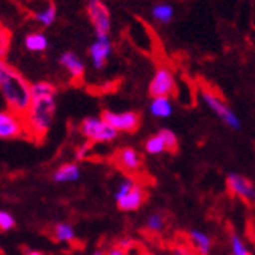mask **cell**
<instances>
[{
  "label": "cell",
  "instance_id": "6da1fadb",
  "mask_svg": "<svg viewBox=\"0 0 255 255\" xmlns=\"http://www.w3.org/2000/svg\"><path fill=\"white\" fill-rule=\"evenodd\" d=\"M0 92L5 100L6 109L22 117L33 103L31 84L16 67L5 61L0 62Z\"/></svg>",
  "mask_w": 255,
  "mask_h": 255
},
{
  "label": "cell",
  "instance_id": "7a4b0ae2",
  "mask_svg": "<svg viewBox=\"0 0 255 255\" xmlns=\"http://www.w3.org/2000/svg\"><path fill=\"white\" fill-rule=\"evenodd\" d=\"M55 111H56L55 97L33 100L30 109L23 116L27 135L34 140H41L48 132L50 126H52Z\"/></svg>",
  "mask_w": 255,
  "mask_h": 255
},
{
  "label": "cell",
  "instance_id": "3957f363",
  "mask_svg": "<svg viewBox=\"0 0 255 255\" xmlns=\"http://www.w3.org/2000/svg\"><path fill=\"white\" fill-rule=\"evenodd\" d=\"M81 135L91 143H109L117 138V131L101 117H86L80 125Z\"/></svg>",
  "mask_w": 255,
  "mask_h": 255
},
{
  "label": "cell",
  "instance_id": "277c9868",
  "mask_svg": "<svg viewBox=\"0 0 255 255\" xmlns=\"http://www.w3.org/2000/svg\"><path fill=\"white\" fill-rule=\"evenodd\" d=\"M201 98L204 101V105H206L213 114H216V117L224 125L232 128V129H240V126H241L240 119L237 117V114L224 103L223 98L218 94L209 91V89H204V91H201Z\"/></svg>",
  "mask_w": 255,
  "mask_h": 255
},
{
  "label": "cell",
  "instance_id": "5b68a950",
  "mask_svg": "<svg viewBox=\"0 0 255 255\" xmlns=\"http://www.w3.org/2000/svg\"><path fill=\"white\" fill-rule=\"evenodd\" d=\"M176 92V78L167 66H159L149 81V94L152 98L171 97Z\"/></svg>",
  "mask_w": 255,
  "mask_h": 255
},
{
  "label": "cell",
  "instance_id": "8992f818",
  "mask_svg": "<svg viewBox=\"0 0 255 255\" xmlns=\"http://www.w3.org/2000/svg\"><path fill=\"white\" fill-rule=\"evenodd\" d=\"M101 119L106 120L117 132H134L140 125V117L137 112L126 111V112H114L105 111L101 114Z\"/></svg>",
  "mask_w": 255,
  "mask_h": 255
},
{
  "label": "cell",
  "instance_id": "52a82bcc",
  "mask_svg": "<svg viewBox=\"0 0 255 255\" xmlns=\"http://www.w3.org/2000/svg\"><path fill=\"white\" fill-rule=\"evenodd\" d=\"M114 162H116L117 168L122 170L126 176L135 177V174L143 170V159L140 156V152L129 146L119 149L114 156Z\"/></svg>",
  "mask_w": 255,
  "mask_h": 255
},
{
  "label": "cell",
  "instance_id": "ba28073f",
  "mask_svg": "<svg viewBox=\"0 0 255 255\" xmlns=\"http://www.w3.org/2000/svg\"><path fill=\"white\" fill-rule=\"evenodd\" d=\"M22 135H27L23 117L8 109L0 112V137L3 140H9Z\"/></svg>",
  "mask_w": 255,
  "mask_h": 255
},
{
  "label": "cell",
  "instance_id": "9c48e42d",
  "mask_svg": "<svg viewBox=\"0 0 255 255\" xmlns=\"http://www.w3.org/2000/svg\"><path fill=\"white\" fill-rule=\"evenodd\" d=\"M87 16L91 19L97 34H109L111 30V14L108 6L100 0H91L87 2Z\"/></svg>",
  "mask_w": 255,
  "mask_h": 255
},
{
  "label": "cell",
  "instance_id": "30bf717a",
  "mask_svg": "<svg viewBox=\"0 0 255 255\" xmlns=\"http://www.w3.org/2000/svg\"><path fill=\"white\" fill-rule=\"evenodd\" d=\"M227 188L229 191L246 202H255V185L238 173H229L227 176Z\"/></svg>",
  "mask_w": 255,
  "mask_h": 255
},
{
  "label": "cell",
  "instance_id": "8fae6325",
  "mask_svg": "<svg viewBox=\"0 0 255 255\" xmlns=\"http://www.w3.org/2000/svg\"><path fill=\"white\" fill-rule=\"evenodd\" d=\"M112 53V44L109 39V34H97L95 42L89 47V56H91L92 66L100 70L105 67L109 56Z\"/></svg>",
  "mask_w": 255,
  "mask_h": 255
},
{
  "label": "cell",
  "instance_id": "7c38bea8",
  "mask_svg": "<svg viewBox=\"0 0 255 255\" xmlns=\"http://www.w3.org/2000/svg\"><path fill=\"white\" fill-rule=\"evenodd\" d=\"M145 198H146V191H145L143 185L137 184L126 196H123L122 199L117 201V206L123 212H134L142 207V204L145 202Z\"/></svg>",
  "mask_w": 255,
  "mask_h": 255
},
{
  "label": "cell",
  "instance_id": "4fadbf2b",
  "mask_svg": "<svg viewBox=\"0 0 255 255\" xmlns=\"http://www.w3.org/2000/svg\"><path fill=\"white\" fill-rule=\"evenodd\" d=\"M59 64L70 73L72 78L81 80L83 76H84V72H86L84 62L78 56H76L73 52H64L59 56Z\"/></svg>",
  "mask_w": 255,
  "mask_h": 255
},
{
  "label": "cell",
  "instance_id": "5bb4252c",
  "mask_svg": "<svg viewBox=\"0 0 255 255\" xmlns=\"http://www.w3.org/2000/svg\"><path fill=\"white\" fill-rule=\"evenodd\" d=\"M188 245L198 255H209L212 249V238L201 231L188 232Z\"/></svg>",
  "mask_w": 255,
  "mask_h": 255
},
{
  "label": "cell",
  "instance_id": "9a60e30c",
  "mask_svg": "<svg viewBox=\"0 0 255 255\" xmlns=\"http://www.w3.org/2000/svg\"><path fill=\"white\" fill-rule=\"evenodd\" d=\"M80 167L76 163H64L53 173V181L59 184H67V182H75L80 179Z\"/></svg>",
  "mask_w": 255,
  "mask_h": 255
},
{
  "label": "cell",
  "instance_id": "2e32d148",
  "mask_svg": "<svg viewBox=\"0 0 255 255\" xmlns=\"http://www.w3.org/2000/svg\"><path fill=\"white\" fill-rule=\"evenodd\" d=\"M149 112L157 119H167L173 114V103L168 97H157L151 100Z\"/></svg>",
  "mask_w": 255,
  "mask_h": 255
},
{
  "label": "cell",
  "instance_id": "e0dca14e",
  "mask_svg": "<svg viewBox=\"0 0 255 255\" xmlns=\"http://www.w3.org/2000/svg\"><path fill=\"white\" fill-rule=\"evenodd\" d=\"M47 47H48V39L44 33L34 31V33H30L25 36V48L30 50V52L39 53V52L47 50Z\"/></svg>",
  "mask_w": 255,
  "mask_h": 255
},
{
  "label": "cell",
  "instance_id": "ac0fdd59",
  "mask_svg": "<svg viewBox=\"0 0 255 255\" xmlns=\"http://www.w3.org/2000/svg\"><path fill=\"white\" fill-rule=\"evenodd\" d=\"M151 16L159 23H168L174 17V8L170 3H157L151 9Z\"/></svg>",
  "mask_w": 255,
  "mask_h": 255
},
{
  "label": "cell",
  "instance_id": "d6986e66",
  "mask_svg": "<svg viewBox=\"0 0 255 255\" xmlns=\"http://www.w3.org/2000/svg\"><path fill=\"white\" fill-rule=\"evenodd\" d=\"M56 16H58L56 5L55 3H48L44 9H39L36 12L34 20H37L41 25H44V27H50V25L56 20Z\"/></svg>",
  "mask_w": 255,
  "mask_h": 255
},
{
  "label": "cell",
  "instance_id": "ffe728a7",
  "mask_svg": "<svg viewBox=\"0 0 255 255\" xmlns=\"http://www.w3.org/2000/svg\"><path fill=\"white\" fill-rule=\"evenodd\" d=\"M145 151L148 152V154H162V152L168 151V146H167V143H165V140L162 138V135L157 132V134L146 138Z\"/></svg>",
  "mask_w": 255,
  "mask_h": 255
},
{
  "label": "cell",
  "instance_id": "44dd1931",
  "mask_svg": "<svg viewBox=\"0 0 255 255\" xmlns=\"http://www.w3.org/2000/svg\"><path fill=\"white\" fill-rule=\"evenodd\" d=\"M53 235L59 243H72V241H75V231L69 223H58L53 229Z\"/></svg>",
  "mask_w": 255,
  "mask_h": 255
},
{
  "label": "cell",
  "instance_id": "7402d4cb",
  "mask_svg": "<svg viewBox=\"0 0 255 255\" xmlns=\"http://www.w3.org/2000/svg\"><path fill=\"white\" fill-rule=\"evenodd\" d=\"M56 87L48 83V81H39L31 84V94H33V100L37 98H48V97H55Z\"/></svg>",
  "mask_w": 255,
  "mask_h": 255
},
{
  "label": "cell",
  "instance_id": "603a6c76",
  "mask_svg": "<svg viewBox=\"0 0 255 255\" xmlns=\"http://www.w3.org/2000/svg\"><path fill=\"white\" fill-rule=\"evenodd\" d=\"M138 182L135 181V177L134 176H125L123 179L120 181V184L117 185V190H116V201H119V199H122L123 196H126L129 191L137 185Z\"/></svg>",
  "mask_w": 255,
  "mask_h": 255
},
{
  "label": "cell",
  "instance_id": "cb8c5ba5",
  "mask_svg": "<svg viewBox=\"0 0 255 255\" xmlns=\"http://www.w3.org/2000/svg\"><path fill=\"white\" fill-rule=\"evenodd\" d=\"M145 226H146V231H149L152 234H159L165 227V216L162 213H152L148 216Z\"/></svg>",
  "mask_w": 255,
  "mask_h": 255
},
{
  "label": "cell",
  "instance_id": "d4e9b609",
  "mask_svg": "<svg viewBox=\"0 0 255 255\" xmlns=\"http://www.w3.org/2000/svg\"><path fill=\"white\" fill-rule=\"evenodd\" d=\"M231 252L232 255H251L249 248L246 246V241L235 234L231 237Z\"/></svg>",
  "mask_w": 255,
  "mask_h": 255
},
{
  "label": "cell",
  "instance_id": "484cf974",
  "mask_svg": "<svg viewBox=\"0 0 255 255\" xmlns=\"http://www.w3.org/2000/svg\"><path fill=\"white\" fill-rule=\"evenodd\" d=\"M14 226H16L14 216L6 210L0 212V229H2L3 232H8V231H11V229H14Z\"/></svg>",
  "mask_w": 255,
  "mask_h": 255
},
{
  "label": "cell",
  "instance_id": "4316f807",
  "mask_svg": "<svg viewBox=\"0 0 255 255\" xmlns=\"http://www.w3.org/2000/svg\"><path fill=\"white\" fill-rule=\"evenodd\" d=\"M159 134L165 140V143H167L168 151H176L177 149V137H176L174 132H171L170 129H160Z\"/></svg>",
  "mask_w": 255,
  "mask_h": 255
},
{
  "label": "cell",
  "instance_id": "83f0119b",
  "mask_svg": "<svg viewBox=\"0 0 255 255\" xmlns=\"http://www.w3.org/2000/svg\"><path fill=\"white\" fill-rule=\"evenodd\" d=\"M92 154V146H91V142H87L84 145H81L78 149H76V159H87L89 156Z\"/></svg>",
  "mask_w": 255,
  "mask_h": 255
},
{
  "label": "cell",
  "instance_id": "f1b7e54d",
  "mask_svg": "<svg viewBox=\"0 0 255 255\" xmlns=\"http://www.w3.org/2000/svg\"><path fill=\"white\" fill-rule=\"evenodd\" d=\"M105 255H129V252L125 251L123 248H120L119 245H114L105 251Z\"/></svg>",
  "mask_w": 255,
  "mask_h": 255
},
{
  "label": "cell",
  "instance_id": "f546056e",
  "mask_svg": "<svg viewBox=\"0 0 255 255\" xmlns=\"http://www.w3.org/2000/svg\"><path fill=\"white\" fill-rule=\"evenodd\" d=\"M173 255H193V252H191V249H188L187 246H176L173 248Z\"/></svg>",
  "mask_w": 255,
  "mask_h": 255
},
{
  "label": "cell",
  "instance_id": "4dcf8cb0",
  "mask_svg": "<svg viewBox=\"0 0 255 255\" xmlns=\"http://www.w3.org/2000/svg\"><path fill=\"white\" fill-rule=\"evenodd\" d=\"M27 255H42V252H39V251H30V252H27Z\"/></svg>",
  "mask_w": 255,
  "mask_h": 255
},
{
  "label": "cell",
  "instance_id": "1f68e13d",
  "mask_svg": "<svg viewBox=\"0 0 255 255\" xmlns=\"http://www.w3.org/2000/svg\"><path fill=\"white\" fill-rule=\"evenodd\" d=\"M92 255H105V252H103V251H95Z\"/></svg>",
  "mask_w": 255,
  "mask_h": 255
},
{
  "label": "cell",
  "instance_id": "d6a6232c",
  "mask_svg": "<svg viewBox=\"0 0 255 255\" xmlns=\"http://www.w3.org/2000/svg\"><path fill=\"white\" fill-rule=\"evenodd\" d=\"M251 237H252V241H254V246H255V229H254V231H252Z\"/></svg>",
  "mask_w": 255,
  "mask_h": 255
},
{
  "label": "cell",
  "instance_id": "836d02e7",
  "mask_svg": "<svg viewBox=\"0 0 255 255\" xmlns=\"http://www.w3.org/2000/svg\"><path fill=\"white\" fill-rule=\"evenodd\" d=\"M143 255H156V254H151V252H146V254H143Z\"/></svg>",
  "mask_w": 255,
  "mask_h": 255
},
{
  "label": "cell",
  "instance_id": "e575fe53",
  "mask_svg": "<svg viewBox=\"0 0 255 255\" xmlns=\"http://www.w3.org/2000/svg\"><path fill=\"white\" fill-rule=\"evenodd\" d=\"M129 255H132V254H129ZM135 255H143V254H135Z\"/></svg>",
  "mask_w": 255,
  "mask_h": 255
}]
</instances>
